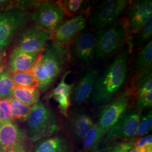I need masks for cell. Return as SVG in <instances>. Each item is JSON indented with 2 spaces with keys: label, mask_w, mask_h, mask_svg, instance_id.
Instances as JSON below:
<instances>
[{
  "label": "cell",
  "mask_w": 152,
  "mask_h": 152,
  "mask_svg": "<svg viewBox=\"0 0 152 152\" xmlns=\"http://www.w3.org/2000/svg\"><path fill=\"white\" fill-rule=\"evenodd\" d=\"M53 33L34 26H26L17 34L14 48L28 53H40L51 40Z\"/></svg>",
  "instance_id": "7c38bea8"
},
{
  "label": "cell",
  "mask_w": 152,
  "mask_h": 152,
  "mask_svg": "<svg viewBox=\"0 0 152 152\" xmlns=\"http://www.w3.org/2000/svg\"><path fill=\"white\" fill-rule=\"evenodd\" d=\"M39 55L28 53L14 47L9 55L7 69L10 72L30 71Z\"/></svg>",
  "instance_id": "d6986e66"
},
{
  "label": "cell",
  "mask_w": 152,
  "mask_h": 152,
  "mask_svg": "<svg viewBox=\"0 0 152 152\" xmlns=\"http://www.w3.org/2000/svg\"><path fill=\"white\" fill-rule=\"evenodd\" d=\"M135 145L139 152H152V135L135 138Z\"/></svg>",
  "instance_id": "1f68e13d"
},
{
  "label": "cell",
  "mask_w": 152,
  "mask_h": 152,
  "mask_svg": "<svg viewBox=\"0 0 152 152\" xmlns=\"http://www.w3.org/2000/svg\"><path fill=\"white\" fill-rule=\"evenodd\" d=\"M61 125L62 119L58 113L46 103L39 100L32 106L25 130L33 144L61 130Z\"/></svg>",
  "instance_id": "3957f363"
},
{
  "label": "cell",
  "mask_w": 152,
  "mask_h": 152,
  "mask_svg": "<svg viewBox=\"0 0 152 152\" xmlns=\"http://www.w3.org/2000/svg\"><path fill=\"white\" fill-rule=\"evenodd\" d=\"M141 113V110L133 105L105 132L99 145L114 140L135 139Z\"/></svg>",
  "instance_id": "9c48e42d"
},
{
  "label": "cell",
  "mask_w": 152,
  "mask_h": 152,
  "mask_svg": "<svg viewBox=\"0 0 152 152\" xmlns=\"http://www.w3.org/2000/svg\"><path fill=\"white\" fill-rule=\"evenodd\" d=\"M129 33L125 18L95 33V60H102L119 52L127 44Z\"/></svg>",
  "instance_id": "277c9868"
},
{
  "label": "cell",
  "mask_w": 152,
  "mask_h": 152,
  "mask_svg": "<svg viewBox=\"0 0 152 152\" xmlns=\"http://www.w3.org/2000/svg\"><path fill=\"white\" fill-rule=\"evenodd\" d=\"M3 69H2V70H3ZM2 70H1V71H0V72H1V71H2Z\"/></svg>",
  "instance_id": "d590c367"
},
{
  "label": "cell",
  "mask_w": 152,
  "mask_h": 152,
  "mask_svg": "<svg viewBox=\"0 0 152 152\" xmlns=\"http://www.w3.org/2000/svg\"><path fill=\"white\" fill-rule=\"evenodd\" d=\"M67 17L84 15L88 17L91 10L90 2L84 0H61L57 1Z\"/></svg>",
  "instance_id": "7402d4cb"
},
{
  "label": "cell",
  "mask_w": 152,
  "mask_h": 152,
  "mask_svg": "<svg viewBox=\"0 0 152 152\" xmlns=\"http://www.w3.org/2000/svg\"><path fill=\"white\" fill-rule=\"evenodd\" d=\"M130 54L126 44L103 72L99 73L88 101L91 108H102L122 91L129 74Z\"/></svg>",
  "instance_id": "6da1fadb"
},
{
  "label": "cell",
  "mask_w": 152,
  "mask_h": 152,
  "mask_svg": "<svg viewBox=\"0 0 152 152\" xmlns=\"http://www.w3.org/2000/svg\"><path fill=\"white\" fill-rule=\"evenodd\" d=\"M11 104V116L12 122L16 124L27 121L32 107L22 103L14 98L10 99Z\"/></svg>",
  "instance_id": "d4e9b609"
},
{
  "label": "cell",
  "mask_w": 152,
  "mask_h": 152,
  "mask_svg": "<svg viewBox=\"0 0 152 152\" xmlns=\"http://www.w3.org/2000/svg\"><path fill=\"white\" fill-rule=\"evenodd\" d=\"M32 144L18 124L9 122L0 126V152H30Z\"/></svg>",
  "instance_id": "8fae6325"
},
{
  "label": "cell",
  "mask_w": 152,
  "mask_h": 152,
  "mask_svg": "<svg viewBox=\"0 0 152 152\" xmlns=\"http://www.w3.org/2000/svg\"><path fill=\"white\" fill-rule=\"evenodd\" d=\"M95 123L85 107L70 110L66 117L62 120V130L69 139L75 152L80 149L85 137Z\"/></svg>",
  "instance_id": "5b68a950"
},
{
  "label": "cell",
  "mask_w": 152,
  "mask_h": 152,
  "mask_svg": "<svg viewBox=\"0 0 152 152\" xmlns=\"http://www.w3.org/2000/svg\"><path fill=\"white\" fill-rule=\"evenodd\" d=\"M138 50L134 60V66L136 72L152 65V40L146 46Z\"/></svg>",
  "instance_id": "4316f807"
},
{
  "label": "cell",
  "mask_w": 152,
  "mask_h": 152,
  "mask_svg": "<svg viewBox=\"0 0 152 152\" xmlns=\"http://www.w3.org/2000/svg\"><path fill=\"white\" fill-rule=\"evenodd\" d=\"M94 152H139L135 145V139L114 140L98 146Z\"/></svg>",
  "instance_id": "cb8c5ba5"
},
{
  "label": "cell",
  "mask_w": 152,
  "mask_h": 152,
  "mask_svg": "<svg viewBox=\"0 0 152 152\" xmlns=\"http://www.w3.org/2000/svg\"><path fill=\"white\" fill-rule=\"evenodd\" d=\"M95 33L85 28L68 47L69 62L79 66L89 65L94 56Z\"/></svg>",
  "instance_id": "30bf717a"
},
{
  "label": "cell",
  "mask_w": 152,
  "mask_h": 152,
  "mask_svg": "<svg viewBox=\"0 0 152 152\" xmlns=\"http://www.w3.org/2000/svg\"><path fill=\"white\" fill-rule=\"evenodd\" d=\"M134 106L141 111L152 109V92L134 98Z\"/></svg>",
  "instance_id": "d6a6232c"
},
{
  "label": "cell",
  "mask_w": 152,
  "mask_h": 152,
  "mask_svg": "<svg viewBox=\"0 0 152 152\" xmlns=\"http://www.w3.org/2000/svg\"><path fill=\"white\" fill-rule=\"evenodd\" d=\"M6 59V50H0V71L2 70L5 66Z\"/></svg>",
  "instance_id": "e575fe53"
},
{
  "label": "cell",
  "mask_w": 152,
  "mask_h": 152,
  "mask_svg": "<svg viewBox=\"0 0 152 152\" xmlns=\"http://www.w3.org/2000/svg\"><path fill=\"white\" fill-rule=\"evenodd\" d=\"M9 72L15 86L37 87V81L31 71Z\"/></svg>",
  "instance_id": "83f0119b"
},
{
  "label": "cell",
  "mask_w": 152,
  "mask_h": 152,
  "mask_svg": "<svg viewBox=\"0 0 152 152\" xmlns=\"http://www.w3.org/2000/svg\"><path fill=\"white\" fill-rule=\"evenodd\" d=\"M102 137L95 123L85 137L81 146L77 152H95L99 145Z\"/></svg>",
  "instance_id": "484cf974"
},
{
  "label": "cell",
  "mask_w": 152,
  "mask_h": 152,
  "mask_svg": "<svg viewBox=\"0 0 152 152\" xmlns=\"http://www.w3.org/2000/svg\"><path fill=\"white\" fill-rule=\"evenodd\" d=\"M69 64L68 48L49 41L30 71L41 94L49 91L55 82L65 73Z\"/></svg>",
  "instance_id": "7a4b0ae2"
},
{
  "label": "cell",
  "mask_w": 152,
  "mask_h": 152,
  "mask_svg": "<svg viewBox=\"0 0 152 152\" xmlns=\"http://www.w3.org/2000/svg\"><path fill=\"white\" fill-rule=\"evenodd\" d=\"M87 17L84 15L73 16L66 20L53 33L51 40L61 47L68 48L87 26Z\"/></svg>",
  "instance_id": "2e32d148"
},
{
  "label": "cell",
  "mask_w": 152,
  "mask_h": 152,
  "mask_svg": "<svg viewBox=\"0 0 152 152\" xmlns=\"http://www.w3.org/2000/svg\"><path fill=\"white\" fill-rule=\"evenodd\" d=\"M152 0L130 1L125 18L129 37L139 31L152 17Z\"/></svg>",
  "instance_id": "9a60e30c"
},
{
  "label": "cell",
  "mask_w": 152,
  "mask_h": 152,
  "mask_svg": "<svg viewBox=\"0 0 152 152\" xmlns=\"http://www.w3.org/2000/svg\"><path fill=\"white\" fill-rule=\"evenodd\" d=\"M28 22L25 12L18 9L0 11V50H5Z\"/></svg>",
  "instance_id": "4fadbf2b"
},
{
  "label": "cell",
  "mask_w": 152,
  "mask_h": 152,
  "mask_svg": "<svg viewBox=\"0 0 152 152\" xmlns=\"http://www.w3.org/2000/svg\"><path fill=\"white\" fill-rule=\"evenodd\" d=\"M129 88L134 99L152 92V65L136 72Z\"/></svg>",
  "instance_id": "ffe728a7"
},
{
  "label": "cell",
  "mask_w": 152,
  "mask_h": 152,
  "mask_svg": "<svg viewBox=\"0 0 152 152\" xmlns=\"http://www.w3.org/2000/svg\"><path fill=\"white\" fill-rule=\"evenodd\" d=\"M130 1L108 0L90 10L87 21L93 30L98 31L117 22L125 12Z\"/></svg>",
  "instance_id": "ba28073f"
},
{
  "label": "cell",
  "mask_w": 152,
  "mask_h": 152,
  "mask_svg": "<svg viewBox=\"0 0 152 152\" xmlns=\"http://www.w3.org/2000/svg\"><path fill=\"white\" fill-rule=\"evenodd\" d=\"M41 93L37 87H25L15 86L12 97L28 106L32 107L39 101Z\"/></svg>",
  "instance_id": "603a6c76"
},
{
  "label": "cell",
  "mask_w": 152,
  "mask_h": 152,
  "mask_svg": "<svg viewBox=\"0 0 152 152\" xmlns=\"http://www.w3.org/2000/svg\"><path fill=\"white\" fill-rule=\"evenodd\" d=\"M33 26L53 33L66 20L67 16L57 1H40L27 14Z\"/></svg>",
  "instance_id": "8992f818"
},
{
  "label": "cell",
  "mask_w": 152,
  "mask_h": 152,
  "mask_svg": "<svg viewBox=\"0 0 152 152\" xmlns=\"http://www.w3.org/2000/svg\"><path fill=\"white\" fill-rule=\"evenodd\" d=\"M9 122H12L10 99H0V126Z\"/></svg>",
  "instance_id": "4dcf8cb0"
},
{
  "label": "cell",
  "mask_w": 152,
  "mask_h": 152,
  "mask_svg": "<svg viewBox=\"0 0 152 152\" xmlns=\"http://www.w3.org/2000/svg\"><path fill=\"white\" fill-rule=\"evenodd\" d=\"M30 152H75V149L69 139L61 130L33 143Z\"/></svg>",
  "instance_id": "e0dca14e"
},
{
  "label": "cell",
  "mask_w": 152,
  "mask_h": 152,
  "mask_svg": "<svg viewBox=\"0 0 152 152\" xmlns=\"http://www.w3.org/2000/svg\"><path fill=\"white\" fill-rule=\"evenodd\" d=\"M15 1L0 0V11H7L14 9Z\"/></svg>",
  "instance_id": "836d02e7"
},
{
  "label": "cell",
  "mask_w": 152,
  "mask_h": 152,
  "mask_svg": "<svg viewBox=\"0 0 152 152\" xmlns=\"http://www.w3.org/2000/svg\"><path fill=\"white\" fill-rule=\"evenodd\" d=\"M15 85L11 80L9 72L5 68L0 72V99H10Z\"/></svg>",
  "instance_id": "f1b7e54d"
},
{
  "label": "cell",
  "mask_w": 152,
  "mask_h": 152,
  "mask_svg": "<svg viewBox=\"0 0 152 152\" xmlns=\"http://www.w3.org/2000/svg\"><path fill=\"white\" fill-rule=\"evenodd\" d=\"M99 73L97 69L90 66L80 74L72 88L70 110L83 107L88 103Z\"/></svg>",
  "instance_id": "5bb4252c"
},
{
  "label": "cell",
  "mask_w": 152,
  "mask_h": 152,
  "mask_svg": "<svg viewBox=\"0 0 152 152\" xmlns=\"http://www.w3.org/2000/svg\"><path fill=\"white\" fill-rule=\"evenodd\" d=\"M70 73V71H66L63 75L59 84L44 98L46 100L54 99L58 103L60 114L64 118L66 117L71 108L70 96L73 84H69L65 81L66 77Z\"/></svg>",
  "instance_id": "ac0fdd59"
},
{
  "label": "cell",
  "mask_w": 152,
  "mask_h": 152,
  "mask_svg": "<svg viewBox=\"0 0 152 152\" xmlns=\"http://www.w3.org/2000/svg\"><path fill=\"white\" fill-rule=\"evenodd\" d=\"M152 109L142 110L137 126L135 138L141 137L149 134L152 131Z\"/></svg>",
  "instance_id": "f546056e"
},
{
  "label": "cell",
  "mask_w": 152,
  "mask_h": 152,
  "mask_svg": "<svg viewBox=\"0 0 152 152\" xmlns=\"http://www.w3.org/2000/svg\"><path fill=\"white\" fill-rule=\"evenodd\" d=\"M133 105V94L128 87L122 90L110 102L100 108L96 125L102 137L120 117Z\"/></svg>",
  "instance_id": "52a82bcc"
},
{
  "label": "cell",
  "mask_w": 152,
  "mask_h": 152,
  "mask_svg": "<svg viewBox=\"0 0 152 152\" xmlns=\"http://www.w3.org/2000/svg\"><path fill=\"white\" fill-rule=\"evenodd\" d=\"M152 36V17L146 24L132 36L129 37L127 45L130 53L142 48L151 40Z\"/></svg>",
  "instance_id": "44dd1931"
}]
</instances>
